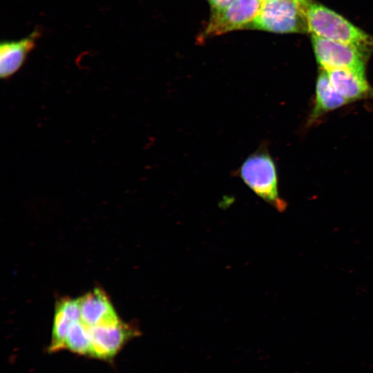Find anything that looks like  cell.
I'll use <instances>...</instances> for the list:
<instances>
[{"mask_svg":"<svg viewBox=\"0 0 373 373\" xmlns=\"http://www.w3.org/2000/svg\"><path fill=\"white\" fill-rule=\"evenodd\" d=\"M235 173L261 199L278 211L285 210L287 204L279 195L276 164L265 143L248 155Z\"/></svg>","mask_w":373,"mask_h":373,"instance_id":"1","label":"cell"},{"mask_svg":"<svg viewBox=\"0 0 373 373\" xmlns=\"http://www.w3.org/2000/svg\"><path fill=\"white\" fill-rule=\"evenodd\" d=\"M307 19L308 32L312 35L352 44L365 50L373 46V37L321 4L309 3Z\"/></svg>","mask_w":373,"mask_h":373,"instance_id":"2","label":"cell"},{"mask_svg":"<svg viewBox=\"0 0 373 373\" xmlns=\"http://www.w3.org/2000/svg\"><path fill=\"white\" fill-rule=\"evenodd\" d=\"M308 0H265L249 29L275 33L308 32Z\"/></svg>","mask_w":373,"mask_h":373,"instance_id":"3","label":"cell"},{"mask_svg":"<svg viewBox=\"0 0 373 373\" xmlns=\"http://www.w3.org/2000/svg\"><path fill=\"white\" fill-rule=\"evenodd\" d=\"M316 61L321 69L347 68L365 73L366 50L346 43L312 35Z\"/></svg>","mask_w":373,"mask_h":373,"instance_id":"4","label":"cell"},{"mask_svg":"<svg viewBox=\"0 0 373 373\" xmlns=\"http://www.w3.org/2000/svg\"><path fill=\"white\" fill-rule=\"evenodd\" d=\"M261 4V0H236L225 8L211 11L202 38L249 29L260 12Z\"/></svg>","mask_w":373,"mask_h":373,"instance_id":"5","label":"cell"},{"mask_svg":"<svg viewBox=\"0 0 373 373\" xmlns=\"http://www.w3.org/2000/svg\"><path fill=\"white\" fill-rule=\"evenodd\" d=\"M89 332L91 357L111 361L130 339L137 335L138 331L120 320L113 323L89 327Z\"/></svg>","mask_w":373,"mask_h":373,"instance_id":"6","label":"cell"},{"mask_svg":"<svg viewBox=\"0 0 373 373\" xmlns=\"http://www.w3.org/2000/svg\"><path fill=\"white\" fill-rule=\"evenodd\" d=\"M41 30L36 28L19 40H3L0 44V77L7 79L24 65L28 56L35 49Z\"/></svg>","mask_w":373,"mask_h":373,"instance_id":"7","label":"cell"},{"mask_svg":"<svg viewBox=\"0 0 373 373\" xmlns=\"http://www.w3.org/2000/svg\"><path fill=\"white\" fill-rule=\"evenodd\" d=\"M81 321L88 327L118 322L117 316L106 293L95 288L79 298Z\"/></svg>","mask_w":373,"mask_h":373,"instance_id":"8","label":"cell"},{"mask_svg":"<svg viewBox=\"0 0 373 373\" xmlns=\"http://www.w3.org/2000/svg\"><path fill=\"white\" fill-rule=\"evenodd\" d=\"M334 88L350 102L373 97L365 73L347 68L325 70Z\"/></svg>","mask_w":373,"mask_h":373,"instance_id":"9","label":"cell"},{"mask_svg":"<svg viewBox=\"0 0 373 373\" xmlns=\"http://www.w3.org/2000/svg\"><path fill=\"white\" fill-rule=\"evenodd\" d=\"M314 106L309 115V124L314 122L323 114L350 103L332 86L326 71L321 69L316 82Z\"/></svg>","mask_w":373,"mask_h":373,"instance_id":"10","label":"cell"},{"mask_svg":"<svg viewBox=\"0 0 373 373\" xmlns=\"http://www.w3.org/2000/svg\"><path fill=\"white\" fill-rule=\"evenodd\" d=\"M65 349L77 354L91 357L89 327L82 321L70 325L65 341Z\"/></svg>","mask_w":373,"mask_h":373,"instance_id":"11","label":"cell"},{"mask_svg":"<svg viewBox=\"0 0 373 373\" xmlns=\"http://www.w3.org/2000/svg\"><path fill=\"white\" fill-rule=\"evenodd\" d=\"M74 321L66 312L56 303L49 350L56 352L65 349V341L68 329Z\"/></svg>","mask_w":373,"mask_h":373,"instance_id":"12","label":"cell"},{"mask_svg":"<svg viewBox=\"0 0 373 373\" xmlns=\"http://www.w3.org/2000/svg\"><path fill=\"white\" fill-rule=\"evenodd\" d=\"M211 6V11L225 8L236 0H207Z\"/></svg>","mask_w":373,"mask_h":373,"instance_id":"13","label":"cell"},{"mask_svg":"<svg viewBox=\"0 0 373 373\" xmlns=\"http://www.w3.org/2000/svg\"><path fill=\"white\" fill-rule=\"evenodd\" d=\"M261 1H265V0H261Z\"/></svg>","mask_w":373,"mask_h":373,"instance_id":"14","label":"cell"}]
</instances>
